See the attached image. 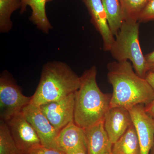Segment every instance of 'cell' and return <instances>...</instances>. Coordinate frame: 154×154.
Here are the masks:
<instances>
[{"label": "cell", "mask_w": 154, "mask_h": 154, "mask_svg": "<svg viewBox=\"0 0 154 154\" xmlns=\"http://www.w3.org/2000/svg\"><path fill=\"white\" fill-rule=\"evenodd\" d=\"M107 80L112 86L110 107L129 109L146 105L154 99V90L145 79L135 72L129 61L111 62L107 64Z\"/></svg>", "instance_id": "6da1fadb"}, {"label": "cell", "mask_w": 154, "mask_h": 154, "mask_svg": "<svg viewBox=\"0 0 154 154\" xmlns=\"http://www.w3.org/2000/svg\"><path fill=\"white\" fill-rule=\"evenodd\" d=\"M93 66L80 77L79 88L75 93L74 121L86 128L104 120L110 108L111 94H105L99 88Z\"/></svg>", "instance_id": "7a4b0ae2"}, {"label": "cell", "mask_w": 154, "mask_h": 154, "mask_svg": "<svg viewBox=\"0 0 154 154\" xmlns=\"http://www.w3.org/2000/svg\"><path fill=\"white\" fill-rule=\"evenodd\" d=\"M79 77L65 63L57 61L44 65L38 86L30 103L39 106L57 101L75 93L79 88Z\"/></svg>", "instance_id": "3957f363"}, {"label": "cell", "mask_w": 154, "mask_h": 154, "mask_svg": "<svg viewBox=\"0 0 154 154\" xmlns=\"http://www.w3.org/2000/svg\"><path fill=\"white\" fill-rule=\"evenodd\" d=\"M139 29L138 22L124 21L109 52L116 61H130L136 73L145 79L148 71L141 48Z\"/></svg>", "instance_id": "277c9868"}, {"label": "cell", "mask_w": 154, "mask_h": 154, "mask_svg": "<svg viewBox=\"0 0 154 154\" xmlns=\"http://www.w3.org/2000/svg\"><path fill=\"white\" fill-rule=\"evenodd\" d=\"M32 96L23 95L12 75L7 71L0 77V118L7 122L14 116L22 112L30 104Z\"/></svg>", "instance_id": "5b68a950"}, {"label": "cell", "mask_w": 154, "mask_h": 154, "mask_svg": "<svg viewBox=\"0 0 154 154\" xmlns=\"http://www.w3.org/2000/svg\"><path fill=\"white\" fill-rule=\"evenodd\" d=\"M6 122L20 154H29L33 147L42 144L36 131L22 112Z\"/></svg>", "instance_id": "8992f818"}, {"label": "cell", "mask_w": 154, "mask_h": 154, "mask_svg": "<svg viewBox=\"0 0 154 154\" xmlns=\"http://www.w3.org/2000/svg\"><path fill=\"white\" fill-rule=\"evenodd\" d=\"M22 112L36 131L42 145L49 148L58 149L57 139L59 132L54 127L39 107L30 103L23 108Z\"/></svg>", "instance_id": "52a82bcc"}, {"label": "cell", "mask_w": 154, "mask_h": 154, "mask_svg": "<svg viewBox=\"0 0 154 154\" xmlns=\"http://www.w3.org/2000/svg\"><path fill=\"white\" fill-rule=\"evenodd\" d=\"M75 93L60 100L47 102L38 106L58 132L71 122L74 121Z\"/></svg>", "instance_id": "ba28073f"}, {"label": "cell", "mask_w": 154, "mask_h": 154, "mask_svg": "<svg viewBox=\"0 0 154 154\" xmlns=\"http://www.w3.org/2000/svg\"><path fill=\"white\" fill-rule=\"evenodd\" d=\"M140 144L141 154H149L154 144V117L140 104L128 109Z\"/></svg>", "instance_id": "9c48e42d"}, {"label": "cell", "mask_w": 154, "mask_h": 154, "mask_svg": "<svg viewBox=\"0 0 154 154\" xmlns=\"http://www.w3.org/2000/svg\"><path fill=\"white\" fill-rule=\"evenodd\" d=\"M88 9L91 17V22L101 35L103 40V49L110 51L115 40L111 32L107 14L102 0H82Z\"/></svg>", "instance_id": "30bf717a"}, {"label": "cell", "mask_w": 154, "mask_h": 154, "mask_svg": "<svg viewBox=\"0 0 154 154\" xmlns=\"http://www.w3.org/2000/svg\"><path fill=\"white\" fill-rule=\"evenodd\" d=\"M132 125L130 113L125 107H110L104 119L105 130L113 144Z\"/></svg>", "instance_id": "8fae6325"}, {"label": "cell", "mask_w": 154, "mask_h": 154, "mask_svg": "<svg viewBox=\"0 0 154 154\" xmlns=\"http://www.w3.org/2000/svg\"><path fill=\"white\" fill-rule=\"evenodd\" d=\"M57 148L65 153L77 150L87 152V143L84 128L71 122L59 132L57 139Z\"/></svg>", "instance_id": "7c38bea8"}, {"label": "cell", "mask_w": 154, "mask_h": 154, "mask_svg": "<svg viewBox=\"0 0 154 154\" xmlns=\"http://www.w3.org/2000/svg\"><path fill=\"white\" fill-rule=\"evenodd\" d=\"M85 130L87 154H112L113 144L104 126V120Z\"/></svg>", "instance_id": "4fadbf2b"}, {"label": "cell", "mask_w": 154, "mask_h": 154, "mask_svg": "<svg viewBox=\"0 0 154 154\" xmlns=\"http://www.w3.org/2000/svg\"><path fill=\"white\" fill-rule=\"evenodd\" d=\"M21 8L20 14H23L27 10L28 6L32 10L30 17L31 21L38 30L43 33H48L53 27L46 15L45 5L47 0H20Z\"/></svg>", "instance_id": "5bb4252c"}, {"label": "cell", "mask_w": 154, "mask_h": 154, "mask_svg": "<svg viewBox=\"0 0 154 154\" xmlns=\"http://www.w3.org/2000/svg\"><path fill=\"white\" fill-rule=\"evenodd\" d=\"M112 154H141L139 140L133 124L113 144Z\"/></svg>", "instance_id": "9a60e30c"}, {"label": "cell", "mask_w": 154, "mask_h": 154, "mask_svg": "<svg viewBox=\"0 0 154 154\" xmlns=\"http://www.w3.org/2000/svg\"><path fill=\"white\" fill-rule=\"evenodd\" d=\"M107 14L111 32L114 36L118 33L124 18L119 0H102Z\"/></svg>", "instance_id": "2e32d148"}, {"label": "cell", "mask_w": 154, "mask_h": 154, "mask_svg": "<svg viewBox=\"0 0 154 154\" xmlns=\"http://www.w3.org/2000/svg\"><path fill=\"white\" fill-rule=\"evenodd\" d=\"M20 0H0V31L7 33L13 28L11 18L12 14L21 9Z\"/></svg>", "instance_id": "e0dca14e"}, {"label": "cell", "mask_w": 154, "mask_h": 154, "mask_svg": "<svg viewBox=\"0 0 154 154\" xmlns=\"http://www.w3.org/2000/svg\"><path fill=\"white\" fill-rule=\"evenodd\" d=\"M150 0H119L124 21L138 22L139 17Z\"/></svg>", "instance_id": "ac0fdd59"}, {"label": "cell", "mask_w": 154, "mask_h": 154, "mask_svg": "<svg viewBox=\"0 0 154 154\" xmlns=\"http://www.w3.org/2000/svg\"><path fill=\"white\" fill-rule=\"evenodd\" d=\"M0 154H20L6 122H0Z\"/></svg>", "instance_id": "d6986e66"}, {"label": "cell", "mask_w": 154, "mask_h": 154, "mask_svg": "<svg viewBox=\"0 0 154 154\" xmlns=\"http://www.w3.org/2000/svg\"><path fill=\"white\" fill-rule=\"evenodd\" d=\"M154 21V0H150L139 17V23Z\"/></svg>", "instance_id": "ffe728a7"}, {"label": "cell", "mask_w": 154, "mask_h": 154, "mask_svg": "<svg viewBox=\"0 0 154 154\" xmlns=\"http://www.w3.org/2000/svg\"><path fill=\"white\" fill-rule=\"evenodd\" d=\"M29 154H66L58 149L49 148L42 144L35 146L30 150Z\"/></svg>", "instance_id": "44dd1931"}, {"label": "cell", "mask_w": 154, "mask_h": 154, "mask_svg": "<svg viewBox=\"0 0 154 154\" xmlns=\"http://www.w3.org/2000/svg\"><path fill=\"white\" fill-rule=\"evenodd\" d=\"M148 72H154V51L145 55Z\"/></svg>", "instance_id": "7402d4cb"}, {"label": "cell", "mask_w": 154, "mask_h": 154, "mask_svg": "<svg viewBox=\"0 0 154 154\" xmlns=\"http://www.w3.org/2000/svg\"><path fill=\"white\" fill-rule=\"evenodd\" d=\"M145 109L147 113L154 117V99L147 105H145Z\"/></svg>", "instance_id": "603a6c76"}, {"label": "cell", "mask_w": 154, "mask_h": 154, "mask_svg": "<svg viewBox=\"0 0 154 154\" xmlns=\"http://www.w3.org/2000/svg\"><path fill=\"white\" fill-rule=\"evenodd\" d=\"M145 79L154 90V72H148L146 75Z\"/></svg>", "instance_id": "cb8c5ba5"}, {"label": "cell", "mask_w": 154, "mask_h": 154, "mask_svg": "<svg viewBox=\"0 0 154 154\" xmlns=\"http://www.w3.org/2000/svg\"><path fill=\"white\" fill-rule=\"evenodd\" d=\"M66 154H87V152L82 150H77L73 151L67 152Z\"/></svg>", "instance_id": "d4e9b609"}, {"label": "cell", "mask_w": 154, "mask_h": 154, "mask_svg": "<svg viewBox=\"0 0 154 154\" xmlns=\"http://www.w3.org/2000/svg\"><path fill=\"white\" fill-rule=\"evenodd\" d=\"M149 154H154V145L152 148Z\"/></svg>", "instance_id": "484cf974"}, {"label": "cell", "mask_w": 154, "mask_h": 154, "mask_svg": "<svg viewBox=\"0 0 154 154\" xmlns=\"http://www.w3.org/2000/svg\"><path fill=\"white\" fill-rule=\"evenodd\" d=\"M53 1V0H47V2H51V1Z\"/></svg>", "instance_id": "4316f807"}, {"label": "cell", "mask_w": 154, "mask_h": 154, "mask_svg": "<svg viewBox=\"0 0 154 154\" xmlns=\"http://www.w3.org/2000/svg\"></svg>", "instance_id": "83f0119b"}]
</instances>
